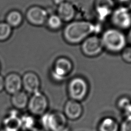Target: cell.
Returning a JSON list of instances; mask_svg holds the SVG:
<instances>
[{"label": "cell", "mask_w": 131, "mask_h": 131, "mask_svg": "<svg viewBox=\"0 0 131 131\" xmlns=\"http://www.w3.org/2000/svg\"><path fill=\"white\" fill-rule=\"evenodd\" d=\"M97 27L92 22L86 20H73L65 26L62 30L64 41L72 45L81 43L85 38L96 34Z\"/></svg>", "instance_id": "obj_1"}, {"label": "cell", "mask_w": 131, "mask_h": 131, "mask_svg": "<svg viewBox=\"0 0 131 131\" xmlns=\"http://www.w3.org/2000/svg\"><path fill=\"white\" fill-rule=\"evenodd\" d=\"M103 50L111 54L121 53L127 45L126 35L115 28L105 30L100 37Z\"/></svg>", "instance_id": "obj_2"}, {"label": "cell", "mask_w": 131, "mask_h": 131, "mask_svg": "<svg viewBox=\"0 0 131 131\" xmlns=\"http://www.w3.org/2000/svg\"><path fill=\"white\" fill-rule=\"evenodd\" d=\"M42 124L48 131H68V119L59 111L45 113L42 118Z\"/></svg>", "instance_id": "obj_3"}, {"label": "cell", "mask_w": 131, "mask_h": 131, "mask_svg": "<svg viewBox=\"0 0 131 131\" xmlns=\"http://www.w3.org/2000/svg\"><path fill=\"white\" fill-rule=\"evenodd\" d=\"M89 84L83 77L76 76L69 81L67 85V92L70 99L80 102L87 96Z\"/></svg>", "instance_id": "obj_4"}, {"label": "cell", "mask_w": 131, "mask_h": 131, "mask_svg": "<svg viewBox=\"0 0 131 131\" xmlns=\"http://www.w3.org/2000/svg\"><path fill=\"white\" fill-rule=\"evenodd\" d=\"M110 18L115 28L123 31L131 28V11L119 7L115 8Z\"/></svg>", "instance_id": "obj_5"}, {"label": "cell", "mask_w": 131, "mask_h": 131, "mask_svg": "<svg viewBox=\"0 0 131 131\" xmlns=\"http://www.w3.org/2000/svg\"><path fill=\"white\" fill-rule=\"evenodd\" d=\"M73 64L70 59L66 57H60L55 61L51 71V76L57 81H61L72 72Z\"/></svg>", "instance_id": "obj_6"}, {"label": "cell", "mask_w": 131, "mask_h": 131, "mask_svg": "<svg viewBox=\"0 0 131 131\" xmlns=\"http://www.w3.org/2000/svg\"><path fill=\"white\" fill-rule=\"evenodd\" d=\"M82 53L88 57H95L99 55L103 50L100 37L92 34L85 38L81 43Z\"/></svg>", "instance_id": "obj_7"}, {"label": "cell", "mask_w": 131, "mask_h": 131, "mask_svg": "<svg viewBox=\"0 0 131 131\" xmlns=\"http://www.w3.org/2000/svg\"><path fill=\"white\" fill-rule=\"evenodd\" d=\"M27 106L32 114L36 116L43 115L48 110V100L44 94L38 91L32 94L29 99Z\"/></svg>", "instance_id": "obj_8"}, {"label": "cell", "mask_w": 131, "mask_h": 131, "mask_svg": "<svg viewBox=\"0 0 131 131\" xmlns=\"http://www.w3.org/2000/svg\"><path fill=\"white\" fill-rule=\"evenodd\" d=\"M49 16L48 11L40 6H34L29 8L26 13V18L31 25L40 26L46 24Z\"/></svg>", "instance_id": "obj_9"}, {"label": "cell", "mask_w": 131, "mask_h": 131, "mask_svg": "<svg viewBox=\"0 0 131 131\" xmlns=\"http://www.w3.org/2000/svg\"><path fill=\"white\" fill-rule=\"evenodd\" d=\"M114 0H95L94 10L97 18L104 21L110 17L115 8Z\"/></svg>", "instance_id": "obj_10"}, {"label": "cell", "mask_w": 131, "mask_h": 131, "mask_svg": "<svg viewBox=\"0 0 131 131\" xmlns=\"http://www.w3.org/2000/svg\"><path fill=\"white\" fill-rule=\"evenodd\" d=\"M22 86L25 90L30 94L39 91L40 81L38 75L33 72H27L21 77Z\"/></svg>", "instance_id": "obj_11"}, {"label": "cell", "mask_w": 131, "mask_h": 131, "mask_svg": "<svg viewBox=\"0 0 131 131\" xmlns=\"http://www.w3.org/2000/svg\"><path fill=\"white\" fill-rule=\"evenodd\" d=\"M63 113L67 119L76 120L81 117L83 107L80 102L70 99L64 104Z\"/></svg>", "instance_id": "obj_12"}, {"label": "cell", "mask_w": 131, "mask_h": 131, "mask_svg": "<svg viewBox=\"0 0 131 131\" xmlns=\"http://www.w3.org/2000/svg\"><path fill=\"white\" fill-rule=\"evenodd\" d=\"M21 88V77L17 73H11L4 78V89L8 93L13 95L20 91Z\"/></svg>", "instance_id": "obj_13"}, {"label": "cell", "mask_w": 131, "mask_h": 131, "mask_svg": "<svg viewBox=\"0 0 131 131\" xmlns=\"http://www.w3.org/2000/svg\"><path fill=\"white\" fill-rule=\"evenodd\" d=\"M76 14V9L71 2L66 1L57 6L56 14L64 23H69L74 20Z\"/></svg>", "instance_id": "obj_14"}, {"label": "cell", "mask_w": 131, "mask_h": 131, "mask_svg": "<svg viewBox=\"0 0 131 131\" xmlns=\"http://www.w3.org/2000/svg\"><path fill=\"white\" fill-rule=\"evenodd\" d=\"M3 125L5 131H18L22 127L21 119L16 115H10L4 119Z\"/></svg>", "instance_id": "obj_15"}, {"label": "cell", "mask_w": 131, "mask_h": 131, "mask_svg": "<svg viewBox=\"0 0 131 131\" xmlns=\"http://www.w3.org/2000/svg\"><path fill=\"white\" fill-rule=\"evenodd\" d=\"M28 101L29 99L26 93L21 91L12 95L11 98L13 106L19 110L25 108L28 105Z\"/></svg>", "instance_id": "obj_16"}, {"label": "cell", "mask_w": 131, "mask_h": 131, "mask_svg": "<svg viewBox=\"0 0 131 131\" xmlns=\"http://www.w3.org/2000/svg\"><path fill=\"white\" fill-rule=\"evenodd\" d=\"M119 124L117 120L112 117L103 118L98 124V131H119Z\"/></svg>", "instance_id": "obj_17"}, {"label": "cell", "mask_w": 131, "mask_h": 131, "mask_svg": "<svg viewBox=\"0 0 131 131\" xmlns=\"http://www.w3.org/2000/svg\"><path fill=\"white\" fill-rule=\"evenodd\" d=\"M23 17L21 13L17 10H12L7 15L6 23L12 28L19 26L23 22Z\"/></svg>", "instance_id": "obj_18"}, {"label": "cell", "mask_w": 131, "mask_h": 131, "mask_svg": "<svg viewBox=\"0 0 131 131\" xmlns=\"http://www.w3.org/2000/svg\"><path fill=\"white\" fill-rule=\"evenodd\" d=\"M63 22L56 14L49 15L46 24L48 28L51 31H58L61 29Z\"/></svg>", "instance_id": "obj_19"}, {"label": "cell", "mask_w": 131, "mask_h": 131, "mask_svg": "<svg viewBox=\"0 0 131 131\" xmlns=\"http://www.w3.org/2000/svg\"><path fill=\"white\" fill-rule=\"evenodd\" d=\"M12 28L6 22H0V41H5L10 37Z\"/></svg>", "instance_id": "obj_20"}, {"label": "cell", "mask_w": 131, "mask_h": 131, "mask_svg": "<svg viewBox=\"0 0 131 131\" xmlns=\"http://www.w3.org/2000/svg\"><path fill=\"white\" fill-rule=\"evenodd\" d=\"M122 60L127 63H131V46L127 45L121 51Z\"/></svg>", "instance_id": "obj_21"}, {"label": "cell", "mask_w": 131, "mask_h": 131, "mask_svg": "<svg viewBox=\"0 0 131 131\" xmlns=\"http://www.w3.org/2000/svg\"><path fill=\"white\" fill-rule=\"evenodd\" d=\"M131 103V100L126 97H122L119 98L117 102L118 107L123 112L126 110Z\"/></svg>", "instance_id": "obj_22"}, {"label": "cell", "mask_w": 131, "mask_h": 131, "mask_svg": "<svg viewBox=\"0 0 131 131\" xmlns=\"http://www.w3.org/2000/svg\"><path fill=\"white\" fill-rule=\"evenodd\" d=\"M119 131H131V116H126L119 125Z\"/></svg>", "instance_id": "obj_23"}, {"label": "cell", "mask_w": 131, "mask_h": 131, "mask_svg": "<svg viewBox=\"0 0 131 131\" xmlns=\"http://www.w3.org/2000/svg\"><path fill=\"white\" fill-rule=\"evenodd\" d=\"M118 6L131 11V0H115Z\"/></svg>", "instance_id": "obj_24"}, {"label": "cell", "mask_w": 131, "mask_h": 131, "mask_svg": "<svg viewBox=\"0 0 131 131\" xmlns=\"http://www.w3.org/2000/svg\"><path fill=\"white\" fill-rule=\"evenodd\" d=\"M127 42L128 45L131 46V28L128 30L127 33L126 35Z\"/></svg>", "instance_id": "obj_25"}, {"label": "cell", "mask_w": 131, "mask_h": 131, "mask_svg": "<svg viewBox=\"0 0 131 131\" xmlns=\"http://www.w3.org/2000/svg\"><path fill=\"white\" fill-rule=\"evenodd\" d=\"M4 89V78L0 75V92Z\"/></svg>", "instance_id": "obj_26"}, {"label": "cell", "mask_w": 131, "mask_h": 131, "mask_svg": "<svg viewBox=\"0 0 131 131\" xmlns=\"http://www.w3.org/2000/svg\"><path fill=\"white\" fill-rule=\"evenodd\" d=\"M66 1V0H52L53 4L57 6V7L59 5H60V4H62L63 3H64Z\"/></svg>", "instance_id": "obj_27"}, {"label": "cell", "mask_w": 131, "mask_h": 131, "mask_svg": "<svg viewBox=\"0 0 131 131\" xmlns=\"http://www.w3.org/2000/svg\"><path fill=\"white\" fill-rule=\"evenodd\" d=\"M124 112L126 116H131V103Z\"/></svg>", "instance_id": "obj_28"}]
</instances>
